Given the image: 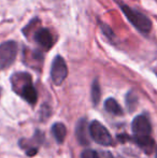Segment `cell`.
<instances>
[{
  "label": "cell",
  "mask_w": 157,
  "mask_h": 158,
  "mask_svg": "<svg viewBox=\"0 0 157 158\" xmlns=\"http://www.w3.org/2000/svg\"><path fill=\"white\" fill-rule=\"evenodd\" d=\"M132 132L136 143L147 154H151L155 146L154 139L151 137L152 127L149 119L144 115H138L132 121Z\"/></svg>",
  "instance_id": "6da1fadb"
},
{
  "label": "cell",
  "mask_w": 157,
  "mask_h": 158,
  "mask_svg": "<svg viewBox=\"0 0 157 158\" xmlns=\"http://www.w3.org/2000/svg\"><path fill=\"white\" fill-rule=\"evenodd\" d=\"M12 88L17 95L25 99L29 104H36L38 99L36 88L32 85L31 75L27 72H17L11 77Z\"/></svg>",
  "instance_id": "7a4b0ae2"
},
{
  "label": "cell",
  "mask_w": 157,
  "mask_h": 158,
  "mask_svg": "<svg viewBox=\"0 0 157 158\" xmlns=\"http://www.w3.org/2000/svg\"><path fill=\"white\" fill-rule=\"evenodd\" d=\"M122 12L125 14L127 19L134 26L138 31L144 33H149L152 29V22L147 15L143 13L139 12V11L134 10V9L130 8V6H126V4H121Z\"/></svg>",
  "instance_id": "3957f363"
},
{
  "label": "cell",
  "mask_w": 157,
  "mask_h": 158,
  "mask_svg": "<svg viewBox=\"0 0 157 158\" xmlns=\"http://www.w3.org/2000/svg\"><path fill=\"white\" fill-rule=\"evenodd\" d=\"M17 55V43L15 41H6L0 44V70L9 68Z\"/></svg>",
  "instance_id": "277c9868"
},
{
  "label": "cell",
  "mask_w": 157,
  "mask_h": 158,
  "mask_svg": "<svg viewBox=\"0 0 157 158\" xmlns=\"http://www.w3.org/2000/svg\"><path fill=\"white\" fill-rule=\"evenodd\" d=\"M89 133L90 137L94 139V141L98 144H101V145L109 146L113 142L109 130L98 121H94L90 123Z\"/></svg>",
  "instance_id": "5b68a950"
},
{
  "label": "cell",
  "mask_w": 157,
  "mask_h": 158,
  "mask_svg": "<svg viewBox=\"0 0 157 158\" xmlns=\"http://www.w3.org/2000/svg\"><path fill=\"white\" fill-rule=\"evenodd\" d=\"M68 75V68L65 59L57 55L52 63L51 68V79L55 85H60Z\"/></svg>",
  "instance_id": "8992f818"
},
{
  "label": "cell",
  "mask_w": 157,
  "mask_h": 158,
  "mask_svg": "<svg viewBox=\"0 0 157 158\" xmlns=\"http://www.w3.org/2000/svg\"><path fill=\"white\" fill-rule=\"evenodd\" d=\"M34 40L44 51H48L54 43L52 33L46 28H40V29L37 30L34 35Z\"/></svg>",
  "instance_id": "52a82bcc"
},
{
  "label": "cell",
  "mask_w": 157,
  "mask_h": 158,
  "mask_svg": "<svg viewBox=\"0 0 157 158\" xmlns=\"http://www.w3.org/2000/svg\"><path fill=\"white\" fill-rule=\"evenodd\" d=\"M76 135L79 143L81 145H88L89 144V127H88L86 118H81L76 123Z\"/></svg>",
  "instance_id": "ba28073f"
},
{
  "label": "cell",
  "mask_w": 157,
  "mask_h": 158,
  "mask_svg": "<svg viewBox=\"0 0 157 158\" xmlns=\"http://www.w3.org/2000/svg\"><path fill=\"white\" fill-rule=\"evenodd\" d=\"M52 133L58 143H63L67 135V128L63 123H55L52 127Z\"/></svg>",
  "instance_id": "9c48e42d"
},
{
  "label": "cell",
  "mask_w": 157,
  "mask_h": 158,
  "mask_svg": "<svg viewBox=\"0 0 157 158\" xmlns=\"http://www.w3.org/2000/svg\"><path fill=\"white\" fill-rule=\"evenodd\" d=\"M105 109L107 110V112L111 113L112 115H116V116L123 115V109L118 104V102L113 98H109V99L105 100Z\"/></svg>",
  "instance_id": "30bf717a"
},
{
  "label": "cell",
  "mask_w": 157,
  "mask_h": 158,
  "mask_svg": "<svg viewBox=\"0 0 157 158\" xmlns=\"http://www.w3.org/2000/svg\"><path fill=\"white\" fill-rule=\"evenodd\" d=\"M101 98V89H100V85H99L98 80H94L92 85V100L94 106H97L100 101Z\"/></svg>",
  "instance_id": "8fae6325"
},
{
  "label": "cell",
  "mask_w": 157,
  "mask_h": 158,
  "mask_svg": "<svg viewBox=\"0 0 157 158\" xmlns=\"http://www.w3.org/2000/svg\"><path fill=\"white\" fill-rule=\"evenodd\" d=\"M126 100H127V106L130 109V111L134 110V108L136 106L137 102H138V98H137V96L134 94L132 92H130L129 94L127 95V97H126Z\"/></svg>",
  "instance_id": "7c38bea8"
},
{
  "label": "cell",
  "mask_w": 157,
  "mask_h": 158,
  "mask_svg": "<svg viewBox=\"0 0 157 158\" xmlns=\"http://www.w3.org/2000/svg\"><path fill=\"white\" fill-rule=\"evenodd\" d=\"M100 28H101V30H102V32L105 33L110 40H113L114 38H115L114 32L112 31V29L108 25H105V24H103V23H100Z\"/></svg>",
  "instance_id": "4fadbf2b"
},
{
  "label": "cell",
  "mask_w": 157,
  "mask_h": 158,
  "mask_svg": "<svg viewBox=\"0 0 157 158\" xmlns=\"http://www.w3.org/2000/svg\"><path fill=\"white\" fill-rule=\"evenodd\" d=\"M95 158H113V155L108 151H94Z\"/></svg>",
  "instance_id": "5bb4252c"
},
{
  "label": "cell",
  "mask_w": 157,
  "mask_h": 158,
  "mask_svg": "<svg viewBox=\"0 0 157 158\" xmlns=\"http://www.w3.org/2000/svg\"><path fill=\"white\" fill-rule=\"evenodd\" d=\"M81 158H95L94 151L92 150H85L81 155Z\"/></svg>",
  "instance_id": "9a60e30c"
},
{
  "label": "cell",
  "mask_w": 157,
  "mask_h": 158,
  "mask_svg": "<svg viewBox=\"0 0 157 158\" xmlns=\"http://www.w3.org/2000/svg\"><path fill=\"white\" fill-rule=\"evenodd\" d=\"M155 73H156V75H157V66H156V68H155Z\"/></svg>",
  "instance_id": "2e32d148"
},
{
  "label": "cell",
  "mask_w": 157,
  "mask_h": 158,
  "mask_svg": "<svg viewBox=\"0 0 157 158\" xmlns=\"http://www.w3.org/2000/svg\"><path fill=\"white\" fill-rule=\"evenodd\" d=\"M155 158H157V146H156V156H155Z\"/></svg>",
  "instance_id": "e0dca14e"
},
{
  "label": "cell",
  "mask_w": 157,
  "mask_h": 158,
  "mask_svg": "<svg viewBox=\"0 0 157 158\" xmlns=\"http://www.w3.org/2000/svg\"><path fill=\"white\" fill-rule=\"evenodd\" d=\"M1 92H2V89H1V87H0V96H1Z\"/></svg>",
  "instance_id": "ac0fdd59"
}]
</instances>
